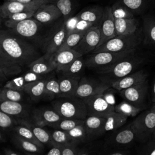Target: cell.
<instances>
[{"instance_id":"obj_36","label":"cell","mask_w":155,"mask_h":155,"mask_svg":"<svg viewBox=\"0 0 155 155\" xmlns=\"http://www.w3.org/2000/svg\"><path fill=\"white\" fill-rule=\"evenodd\" d=\"M61 96L59 82L54 77L47 78L45 82L44 97L50 99L57 98Z\"/></svg>"},{"instance_id":"obj_35","label":"cell","mask_w":155,"mask_h":155,"mask_svg":"<svg viewBox=\"0 0 155 155\" xmlns=\"http://www.w3.org/2000/svg\"><path fill=\"white\" fill-rule=\"evenodd\" d=\"M143 110L139 108L131 103L124 100L115 105L114 111L121 113L128 117H134L137 116Z\"/></svg>"},{"instance_id":"obj_18","label":"cell","mask_w":155,"mask_h":155,"mask_svg":"<svg viewBox=\"0 0 155 155\" xmlns=\"http://www.w3.org/2000/svg\"><path fill=\"white\" fill-rule=\"evenodd\" d=\"M54 54L45 53L28 66V70L38 74L45 75L56 70L57 65L54 59Z\"/></svg>"},{"instance_id":"obj_47","label":"cell","mask_w":155,"mask_h":155,"mask_svg":"<svg viewBox=\"0 0 155 155\" xmlns=\"http://www.w3.org/2000/svg\"><path fill=\"white\" fill-rule=\"evenodd\" d=\"M143 143V145L139 150V154L155 155V136Z\"/></svg>"},{"instance_id":"obj_37","label":"cell","mask_w":155,"mask_h":155,"mask_svg":"<svg viewBox=\"0 0 155 155\" xmlns=\"http://www.w3.org/2000/svg\"><path fill=\"white\" fill-rule=\"evenodd\" d=\"M66 131L68 133L71 139L78 144L88 142L91 140L84 127V124L78 125L73 129Z\"/></svg>"},{"instance_id":"obj_28","label":"cell","mask_w":155,"mask_h":155,"mask_svg":"<svg viewBox=\"0 0 155 155\" xmlns=\"http://www.w3.org/2000/svg\"><path fill=\"white\" fill-rule=\"evenodd\" d=\"M24 67L21 65L0 55V74L2 81L19 74L22 71Z\"/></svg>"},{"instance_id":"obj_50","label":"cell","mask_w":155,"mask_h":155,"mask_svg":"<svg viewBox=\"0 0 155 155\" xmlns=\"http://www.w3.org/2000/svg\"><path fill=\"white\" fill-rule=\"evenodd\" d=\"M104 154L108 155H127L129 152L124 148L108 147L105 150Z\"/></svg>"},{"instance_id":"obj_5","label":"cell","mask_w":155,"mask_h":155,"mask_svg":"<svg viewBox=\"0 0 155 155\" xmlns=\"http://www.w3.org/2000/svg\"><path fill=\"white\" fill-rule=\"evenodd\" d=\"M135 134L136 140L145 143L154 137L155 113L151 109L142 111L130 124Z\"/></svg>"},{"instance_id":"obj_1","label":"cell","mask_w":155,"mask_h":155,"mask_svg":"<svg viewBox=\"0 0 155 155\" xmlns=\"http://www.w3.org/2000/svg\"><path fill=\"white\" fill-rule=\"evenodd\" d=\"M0 55L24 68L41 56L33 45L8 29L1 30Z\"/></svg>"},{"instance_id":"obj_57","label":"cell","mask_w":155,"mask_h":155,"mask_svg":"<svg viewBox=\"0 0 155 155\" xmlns=\"http://www.w3.org/2000/svg\"><path fill=\"white\" fill-rule=\"evenodd\" d=\"M154 136H155V133H154Z\"/></svg>"},{"instance_id":"obj_10","label":"cell","mask_w":155,"mask_h":155,"mask_svg":"<svg viewBox=\"0 0 155 155\" xmlns=\"http://www.w3.org/2000/svg\"><path fill=\"white\" fill-rule=\"evenodd\" d=\"M54 0H42L30 3H23L15 1L6 0L0 7V16L1 19H4L8 15L22 12L36 10L41 5L46 3L53 2Z\"/></svg>"},{"instance_id":"obj_25","label":"cell","mask_w":155,"mask_h":155,"mask_svg":"<svg viewBox=\"0 0 155 155\" xmlns=\"http://www.w3.org/2000/svg\"><path fill=\"white\" fill-rule=\"evenodd\" d=\"M1 111L15 118L27 117V108L21 102L4 101L1 102Z\"/></svg>"},{"instance_id":"obj_34","label":"cell","mask_w":155,"mask_h":155,"mask_svg":"<svg viewBox=\"0 0 155 155\" xmlns=\"http://www.w3.org/2000/svg\"><path fill=\"white\" fill-rule=\"evenodd\" d=\"M84 67H85V61L82 56L76 58L61 71L65 76H79Z\"/></svg>"},{"instance_id":"obj_52","label":"cell","mask_w":155,"mask_h":155,"mask_svg":"<svg viewBox=\"0 0 155 155\" xmlns=\"http://www.w3.org/2000/svg\"><path fill=\"white\" fill-rule=\"evenodd\" d=\"M102 95L106 101L111 105L115 107L116 105V99L113 91L110 90V88L106 90L103 93Z\"/></svg>"},{"instance_id":"obj_44","label":"cell","mask_w":155,"mask_h":155,"mask_svg":"<svg viewBox=\"0 0 155 155\" xmlns=\"http://www.w3.org/2000/svg\"><path fill=\"white\" fill-rule=\"evenodd\" d=\"M53 3L58 7L62 13L64 20L71 17L73 9V2L72 0H54Z\"/></svg>"},{"instance_id":"obj_30","label":"cell","mask_w":155,"mask_h":155,"mask_svg":"<svg viewBox=\"0 0 155 155\" xmlns=\"http://www.w3.org/2000/svg\"><path fill=\"white\" fill-rule=\"evenodd\" d=\"M104 117V132L105 133L108 131L116 130L121 127L126 122L128 116L114 111L107 114Z\"/></svg>"},{"instance_id":"obj_56","label":"cell","mask_w":155,"mask_h":155,"mask_svg":"<svg viewBox=\"0 0 155 155\" xmlns=\"http://www.w3.org/2000/svg\"><path fill=\"white\" fill-rule=\"evenodd\" d=\"M150 109L155 113V103H154V105L151 107V108H150Z\"/></svg>"},{"instance_id":"obj_20","label":"cell","mask_w":155,"mask_h":155,"mask_svg":"<svg viewBox=\"0 0 155 155\" xmlns=\"http://www.w3.org/2000/svg\"><path fill=\"white\" fill-rule=\"evenodd\" d=\"M45 78V75L38 74L33 71L28 70L19 76L8 81L4 87L10 88L19 91H23L27 85L38 80Z\"/></svg>"},{"instance_id":"obj_22","label":"cell","mask_w":155,"mask_h":155,"mask_svg":"<svg viewBox=\"0 0 155 155\" xmlns=\"http://www.w3.org/2000/svg\"><path fill=\"white\" fill-rule=\"evenodd\" d=\"M105 117L88 115L84 119V127L90 137L93 140L104 133Z\"/></svg>"},{"instance_id":"obj_51","label":"cell","mask_w":155,"mask_h":155,"mask_svg":"<svg viewBox=\"0 0 155 155\" xmlns=\"http://www.w3.org/2000/svg\"><path fill=\"white\" fill-rule=\"evenodd\" d=\"M94 25L93 23L85 20L79 19L74 31H87L90 27Z\"/></svg>"},{"instance_id":"obj_41","label":"cell","mask_w":155,"mask_h":155,"mask_svg":"<svg viewBox=\"0 0 155 155\" xmlns=\"http://www.w3.org/2000/svg\"><path fill=\"white\" fill-rule=\"evenodd\" d=\"M84 119H70V118H62L59 122L53 124L51 127L56 129H59L64 131H68L78 125L84 124Z\"/></svg>"},{"instance_id":"obj_4","label":"cell","mask_w":155,"mask_h":155,"mask_svg":"<svg viewBox=\"0 0 155 155\" xmlns=\"http://www.w3.org/2000/svg\"><path fill=\"white\" fill-rule=\"evenodd\" d=\"M142 28L131 34L116 35L105 44L96 48L92 53L101 51H124L137 49L143 41Z\"/></svg>"},{"instance_id":"obj_8","label":"cell","mask_w":155,"mask_h":155,"mask_svg":"<svg viewBox=\"0 0 155 155\" xmlns=\"http://www.w3.org/2000/svg\"><path fill=\"white\" fill-rule=\"evenodd\" d=\"M4 24L8 30L24 39L36 37L43 27V24L33 17L18 22L4 20Z\"/></svg>"},{"instance_id":"obj_24","label":"cell","mask_w":155,"mask_h":155,"mask_svg":"<svg viewBox=\"0 0 155 155\" xmlns=\"http://www.w3.org/2000/svg\"><path fill=\"white\" fill-rule=\"evenodd\" d=\"M80 76L63 75L59 80L61 96H74L80 81Z\"/></svg>"},{"instance_id":"obj_33","label":"cell","mask_w":155,"mask_h":155,"mask_svg":"<svg viewBox=\"0 0 155 155\" xmlns=\"http://www.w3.org/2000/svg\"><path fill=\"white\" fill-rule=\"evenodd\" d=\"M152 0H114L128 9H130L134 15H139L146 10Z\"/></svg>"},{"instance_id":"obj_23","label":"cell","mask_w":155,"mask_h":155,"mask_svg":"<svg viewBox=\"0 0 155 155\" xmlns=\"http://www.w3.org/2000/svg\"><path fill=\"white\" fill-rule=\"evenodd\" d=\"M143 42L148 47H155V16L146 15L143 18Z\"/></svg>"},{"instance_id":"obj_48","label":"cell","mask_w":155,"mask_h":155,"mask_svg":"<svg viewBox=\"0 0 155 155\" xmlns=\"http://www.w3.org/2000/svg\"><path fill=\"white\" fill-rule=\"evenodd\" d=\"M78 143H73L62 145V155H79V147Z\"/></svg>"},{"instance_id":"obj_6","label":"cell","mask_w":155,"mask_h":155,"mask_svg":"<svg viewBox=\"0 0 155 155\" xmlns=\"http://www.w3.org/2000/svg\"><path fill=\"white\" fill-rule=\"evenodd\" d=\"M137 49L124 51H101L89 56L85 61V67L99 70L107 69L136 52Z\"/></svg>"},{"instance_id":"obj_21","label":"cell","mask_w":155,"mask_h":155,"mask_svg":"<svg viewBox=\"0 0 155 155\" xmlns=\"http://www.w3.org/2000/svg\"><path fill=\"white\" fill-rule=\"evenodd\" d=\"M17 124L23 125L28 127L35 134L37 139L44 145H50L51 142V133L41 126L35 123L33 120H30L27 117L16 118Z\"/></svg>"},{"instance_id":"obj_27","label":"cell","mask_w":155,"mask_h":155,"mask_svg":"<svg viewBox=\"0 0 155 155\" xmlns=\"http://www.w3.org/2000/svg\"><path fill=\"white\" fill-rule=\"evenodd\" d=\"M116 35L131 34L138 30L139 21L135 18L114 19Z\"/></svg>"},{"instance_id":"obj_32","label":"cell","mask_w":155,"mask_h":155,"mask_svg":"<svg viewBox=\"0 0 155 155\" xmlns=\"http://www.w3.org/2000/svg\"><path fill=\"white\" fill-rule=\"evenodd\" d=\"M46 79L47 78H44L28 84L25 86L24 92L26 93L31 100L34 101L39 100L41 97H44Z\"/></svg>"},{"instance_id":"obj_15","label":"cell","mask_w":155,"mask_h":155,"mask_svg":"<svg viewBox=\"0 0 155 155\" xmlns=\"http://www.w3.org/2000/svg\"><path fill=\"white\" fill-rule=\"evenodd\" d=\"M136 140L135 134L130 125L119 131H114L106 140L108 147L126 149Z\"/></svg>"},{"instance_id":"obj_45","label":"cell","mask_w":155,"mask_h":155,"mask_svg":"<svg viewBox=\"0 0 155 155\" xmlns=\"http://www.w3.org/2000/svg\"><path fill=\"white\" fill-rule=\"evenodd\" d=\"M17 125L16 119L15 117L3 112L0 111V127L5 130L13 128Z\"/></svg>"},{"instance_id":"obj_14","label":"cell","mask_w":155,"mask_h":155,"mask_svg":"<svg viewBox=\"0 0 155 155\" xmlns=\"http://www.w3.org/2000/svg\"><path fill=\"white\" fill-rule=\"evenodd\" d=\"M99 25L101 32V39L96 48L116 36L114 17L113 14L111 6L104 7V15Z\"/></svg>"},{"instance_id":"obj_13","label":"cell","mask_w":155,"mask_h":155,"mask_svg":"<svg viewBox=\"0 0 155 155\" xmlns=\"http://www.w3.org/2000/svg\"><path fill=\"white\" fill-rule=\"evenodd\" d=\"M101 39L99 25H94L85 33L78 44L74 48L82 56L94 51L97 47Z\"/></svg>"},{"instance_id":"obj_53","label":"cell","mask_w":155,"mask_h":155,"mask_svg":"<svg viewBox=\"0 0 155 155\" xmlns=\"http://www.w3.org/2000/svg\"><path fill=\"white\" fill-rule=\"evenodd\" d=\"M3 153L5 155H21L22 153L17 150H13L11 148H5L3 149Z\"/></svg>"},{"instance_id":"obj_49","label":"cell","mask_w":155,"mask_h":155,"mask_svg":"<svg viewBox=\"0 0 155 155\" xmlns=\"http://www.w3.org/2000/svg\"><path fill=\"white\" fill-rule=\"evenodd\" d=\"M79 18L78 15L74 16H71L65 21V28L67 32V35L73 32L76 28V25L79 21Z\"/></svg>"},{"instance_id":"obj_7","label":"cell","mask_w":155,"mask_h":155,"mask_svg":"<svg viewBox=\"0 0 155 155\" xmlns=\"http://www.w3.org/2000/svg\"><path fill=\"white\" fill-rule=\"evenodd\" d=\"M67 35L65 21L62 17L51 27L42 40L41 45L44 53H56L64 43Z\"/></svg>"},{"instance_id":"obj_11","label":"cell","mask_w":155,"mask_h":155,"mask_svg":"<svg viewBox=\"0 0 155 155\" xmlns=\"http://www.w3.org/2000/svg\"><path fill=\"white\" fill-rule=\"evenodd\" d=\"M111 87V85L104 81L81 78L79 83L76 96L84 98L88 96L102 94L106 90Z\"/></svg>"},{"instance_id":"obj_9","label":"cell","mask_w":155,"mask_h":155,"mask_svg":"<svg viewBox=\"0 0 155 155\" xmlns=\"http://www.w3.org/2000/svg\"><path fill=\"white\" fill-rule=\"evenodd\" d=\"M148 79L138 84L119 91L120 96L128 102L143 110L148 92Z\"/></svg>"},{"instance_id":"obj_19","label":"cell","mask_w":155,"mask_h":155,"mask_svg":"<svg viewBox=\"0 0 155 155\" xmlns=\"http://www.w3.org/2000/svg\"><path fill=\"white\" fill-rule=\"evenodd\" d=\"M63 117L53 108H38L33 111L32 119L37 124L45 127H51L55 123L59 122Z\"/></svg>"},{"instance_id":"obj_3","label":"cell","mask_w":155,"mask_h":155,"mask_svg":"<svg viewBox=\"0 0 155 155\" xmlns=\"http://www.w3.org/2000/svg\"><path fill=\"white\" fill-rule=\"evenodd\" d=\"M51 106L63 118L85 119L88 116L84 101L76 96L57 97L51 102Z\"/></svg>"},{"instance_id":"obj_31","label":"cell","mask_w":155,"mask_h":155,"mask_svg":"<svg viewBox=\"0 0 155 155\" xmlns=\"http://www.w3.org/2000/svg\"><path fill=\"white\" fill-rule=\"evenodd\" d=\"M12 142L19 150L28 153H41L44 149L14 132L12 136Z\"/></svg>"},{"instance_id":"obj_38","label":"cell","mask_w":155,"mask_h":155,"mask_svg":"<svg viewBox=\"0 0 155 155\" xmlns=\"http://www.w3.org/2000/svg\"><path fill=\"white\" fill-rule=\"evenodd\" d=\"M13 131L14 133L18 134L20 136L22 137L23 138L28 140L33 143L38 145V146L44 148V144L42 143L35 136V134L27 126L23 125H20V124H17L13 129Z\"/></svg>"},{"instance_id":"obj_29","label":"cell","mask_w":155,"mask_h":155,"mask_svg":"<svg viewBox=\"0 0 155 155\" xmlns=\"http://www.w3.org/2000/svg\"><path fill=\"white\" fill-rule=\"evenodd\" d=\"M104 11V8L98 5H93L84 8L78 15L80 19L85 20L93 23L94 25H99L102 20Z\"/></svg>"},{"instance_id":"obj_17","label":"cell","mask_w":155,"mask_h":155,"mask_svg":"<svg viewBox=\"0 0 155 155\" xmlns=\"http://www.w3.org/2000/svg\"><path fill=\"white\" fill-rule=\"evenodd\" d=\"M148 76V72L144 69H141L112 82L110 85L113 88L119 91L147 80Z\"/></svg>"},{"instance_id":"obj_42","label":"cell","mask_w":155,"mask_h":155,"mask_svg":"<svg viewBox=\"0 0 155 155\" xmlns=\"http://www.w3.org/2000/svg\"><path fill=\"white\" fill-rule=\"evenodd\" d=\"M50 133L51 137V141L58 144L65 145L73 143H76L71 139V138L66 131L56 129L55 130L51 131Z\"/></svg>"},{"instance_id":"obj_2","label":"cell","mask_w":155,"mask_h":155,"mask_svg":"<svg viewBox=\"0 0 155 155\" xmlns=\"http://www.w3.org/2000/svg\"><path fill=\"white\" fill-rule=\"evenodd\" d=\"M148 61L149 57L147 54L136 51L120 60L112 67L97 71V73L103 76L102 81L110 84L112 82L134 72L138 68L147 64Z\"/></svg>"},{"instance_id":"obj_16","label":"cell","mask_w":155,"mask_h":155,"mask_svg":"<svg viewBox=\"0 0 155 155\" xmlns=\"http://www.w3.org/2000/svg\"><path fill=\"white\" fill-rule=\"evenodd\" d=\"M62 17V13L54 3H46L41 5L35 12L33 18L43 24L54 22Z\"/></svg>"},{"instance_id":"obj_54","label":"cell","mask_w":155,"mask_h":155,"mask_svg":"<svg viewBox=\"0 0 155 155\" xmlns=\"http://www.w3.org/2000/svg\"><path fill=\"white\" fill-rule=\"evenodd\" d=\"M151 102L155 103V76L154 78L151 87Z\"/></svg>"},{"instance_id":"obj_26","label":"cell","mask_w":155,"mask_h":155,"mask_svg":"<svg viewBox=\"0 0 155 155\" xmlns=\"http://www.w3.org/2000/svg\"><path fill=\"white\" fill-rule=\"evenodd\" d=\"M82 56L74 49L62 50L57 51L54 55V59L57 65L56 70L61 71L76 58Z\"/></svg>"},{"instance_id":"obj_40","label":"cell","mask_w":155,"mask_h":155,"mask_svg":"<svg viewBox=\"0 0 155 155\" xmlns=\"http://www.w3.org/2000/svg\"><path fill=\"white\" fill-rule=\"evenodd\" d=\"M22 92L24 91L4 87L0 93V102L4 101L21 102L23 97Z\"/></svg>"},{"instance_id":"obj_39","label":"cell","mask_w":155,"mask_h":155,"mask_svg":"<svg viewBox=\"0 0 155 155\" xmlns=\"http://www.w3.org/2000/svg\"><path fill=\"white\" fill-rule=\"evenodd\" d=\"M87 31H73L67 35L64 43L58 51L62 50L74 49V48L78 44Z\"/></svg>"},{"instance_id":"obj_12","label":"cell","mask_w":155,"mask_h":155,"mask_svg":"<svg viewBox=\"0 0 155 155\" xmlns=\"http://www.w3.org/2000/svg\"><path fill=\"white\" fill-rule=\"evenodd\" d=\"M82 99L85 104L88 115L104 117L107 114L114 111L115 107L110 105L102 94L84 97Z\"/></svg>"},{"instance_id":"obj_55","label":"cell","mask_w":155,"mask_h":155,"mask_svg":"<svg viewBox=\"0 0 155 155\" xmlns=\"http://www.w3.org/2000/svg\"><path fill=\"white\" fill-rule=\"evenodd\" d=\"M8 1H15L23 2V3H30V2L39 1H42V0H8Z\"/></svg>"},{"instance_id":"obj_43","label":"cell","mask_w":155,"mask_h":155,"mask_svg":"<svg viewBox=\"0 0 155 155\" xmlns=\"http://www.w3.org/2000/svg\"><path fill=\"white\" fill-rule=\"evenodd\" d=\"M111 8L114 19L134 18V13L130 9L117 2L113 3Z\"/></svg>"},{"instance_id":"obj_46","label":"cell","mask_w":155,"mask_h":155,"mask_svg":"<svg viewBox=\"0 0 155 155\" xmlns=\"http://www.w3.org/2000/svg\"><path fill=\"white\" fill-rule=\"evenodd\" d=\"M35 12L36 10H31V11H26V12H22L13 13L7 16L4 19V20H7L11 22H18V21H23L27 19L33 18Z\"/></svg>"}]
</instances>
